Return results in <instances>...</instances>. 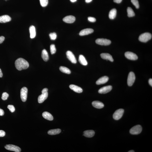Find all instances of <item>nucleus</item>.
I'll use <instances>...</instances> for the list:
<instances>
[{
	"instance_id": "obj_1",
	"label": "nucleus",
	"mask_w": 152,
	"mask_h": 152,
	"mask_svg": "<svg viewBox=\"0 0 152 152\" xmlns=\"http://www.w3.org/2000/svg\"><path fill=\"white\" fill-rule=\"evenodd\" d=\"M15 64L16 69L19 71L26 69L29 66L28 62L22 58H19L15 61Z\"/></svg>"
},
{
	"instance_id": "obj_2",
	"label": "nucleus",
	"mask_w": 152,
	"mask_h": 152,
	"mask_svg": "<svg viewBox=\"0 0 152 152\" xmlns=\"http://www.w3.org/2000/svg\"><path fill=\"white\" fill-rule=\"evenodd\" d=\"M48 89L46 88L43 90L42 95H39L38 97V102L39 103H42L47 99L48 97Z\"/></svg>"
},
{
	"instance_id": "obj_3",
	"label": "nucleus",
	"mask_w": 152,
	"mask_h": 152,
	"mask_svg": "<svg viewBox=\"0 0 152 152\" xmlns=\"http://www.w3.org/2000/svg\"><path fill=\"white\" fill-rule=\"evenodd\" d=\"M152 35L148 33H145L141 34L139 36V41L142 42L146 43L151 39Z\"/></svg>"
},
{
	"instance_id": "obj_4",
	"label": "nucleus",
	"mask_w": 152,
	"mask_h": 152,
	"mask_svg": "<svg viewBox=\"0 0 152 152\" xmlns=\"http://www.w3.org/2000/svg\"><path fill=\"white\" fill-rule=\"evenodd\" d=\"M142 130V127L140 125H137L130 129V133L132 135H138L141 133Z\"/></svg>"
},
{
	"instance_id": "obj_5",
	"label": "nucleus",
	"mask_w": 152,
	"mask_h": 152,
	"mask_svg": "<svg viewBox=\"0 0 152 152\" xmlns=\"http://www.w3.org/2000/svg\"><path fill=\"white\" fill-rule=\"evenodd\" d=\"M124 110L123 109H119L116 110L114 113L113 115V118L115 120H119L122 117Z\"/></svg>"
},
{
	"instance_id": "obj_6",
	"label": "nucleus",
	"mask_w": 152,
	"mask_h": 152,
	"mask_svg": "<svg viewBox=\"0 0 152 152\" xmlns=\"http://www.w3.org/2000/svg\"><path fill=\"white\" fill-rule=\"evenodd\" d=\"M136 77L134 73L133 72H130L129 73L127 79V84L129 86H133L134 82Z\"/></svg>"
},
{
	"instance_id": "obj_7",
	"label": "nucleus",
	"mask_w": 152,
	"mask_h": 152,
	"mask_svg": "<svg viewBox=\"0 0 152 152\" xmlns=\"http://www.w3.org/2000/svg\"><path fill=\"white\" fill-rule=\"evenodd\" d=\"M28 93V89L26 87H23L21 90L20 96L22 101L25 102L26 101Z\"/></svg>"
},
{
	"instance_id": "obj_8",
	"label": "nucleus",
	"mask_w": 152,
	"mask_h": 152,
	"mask_svg": "<svg viewBox=\"0 0 152 152\" xmlns=\"http://www.w3.org/2000/svg\"><path fill=\"white\" fill-rule=\"evenodd\" d=\"M95 42L98 44L101 45H108L111 43V41L110 40L103 38L97 39L95 41Z\"/></svg>"
},
{
	"instance_id": "obj_9",
	"label": "nucleus",
	"mask_w": 152,
	"mask_h": 152,
	"mask_svg": "<svg viewBox=\"0 0 152 152\" xmlns=\"http://www.w3.org/2000/svg\"><path fill=\"white\" fill-rule=\"evenodd\" d=\"M5 148L7 150L16 152H20L21 151V149L19 147L13 144H7Z\"/></svg>"
},
{
	"instance_id": "obj_10",
	"label": "nucleus",
	"mask_w": 152,
	"mask_h": 152,
	"mask_svg": "<svg viewBox=\"0 0 152 152\" xmlns=\"http://www.w3.org/2000/svg\"><path fill=\"white\" fill-rule=\"evenodd\" d=\"M125 57L129 60H136L138 58V56L135 53L130 52H127L125 53Z\"/></svg>"
},
{
	"instance_id": "obj_11",
	"label": "nucleus",
	"mask_w": 152,
	"mask_h": 152,
	"mask_svg": "<svg viewBox=\"0 0 152 152\" xmlns=\"http://www.w3.org/2000/svg\"><path fill=\"white\" fill-rule=\"evenodd\" d=\"M66 55L67 58L70 61L73 63L75 64L77 63L75 56L72 52L70 51H67L66 53Z\"/></svg>"
},
{
	"instance_id": "obj_12",
	"label": "nucleus",
	"mask_w": 152,
	"mask_h": 152,
	"mask_svg": "<svg viewBox=\"0 0 152 152\" xmlns=\"http://www.w3.org/2000/svg\"><path fill=\"white\" fill-rule=\"evenodd\" d=\"M112 89V86H104L99 90L98 92L101 94H105L110 92Z\"/></svg>"
},
{
	"instance_id": "obj_13",
	"label": "nucleus",
	"mask_w": 152,
	"mask_h": 152,
	"mask_svg": "<svg viewBox=\"0 0 152 152\" xmlns=\"http://www.w3.org/2000/svg\"><path fill=\"white\" fill-rule=\"evenodd\" d=\"M75 17L71 15L65 17L63 19L64 22L69 24L75 22Z\"/></svg>"
},
{
	"instance_id": "obj_14",
	"label": "nucleus",
	"mask_w": 152,
	"mask_h": 152,
	"mask_svg": "<svg viewBox=\"0 0 152 152\" xmlns=\"http://www.w3.org/2000/svg\"><path fill=\"white\" fill-rule=\"evenodd\" d=\"M94 30L92 28H87L81 30L79 33L80 36H84L91 34L93 32Z\"/></svg>"
},
{
	"instance_id": "obj_15",
	"label": "nucleus",
	"mask_w": 152,
	"mask_h": 152,
	"mask_svg": "<svg viewBox=\"0 0 152 152\" xmlns=\"http://www.w3.org/2000/svg\"><path fill=\"white\" fill-rule=\"evenodd\" d=\"M109 80L108 77L107 76H104L99 79L96 82V84L97 85H100L104 84L107 82Z\"/></svg>"
},
{
	"instance_id": "obj_16",
	"label": "nucleus",
	"mask_w": 152,
	"mask_h": 152,
	"mask_svg": "<svg viewBox=\"0 0 152 152\" xmlns=\"http://www.w3.org/2000/svg\"><path fill=\"white\" fill-rule=\"evenodd\" d=\"M100 56H101L102 58L104 59V60H109L111 62H113L114 61V59L112 56L109 54V53H102L100 55Z\"/></svg>"
},
{
	"instance_id": "obj_17",
	"label": "nucleus",
	"mask_w": 152,
	"mask_h": 152,
	"mask_svg": "<svg viewBox=\"0 0 152 152\" xmlns=\"http://www.w3.org/2000/svg\"><path fill=\"white\" fill-rule=\"evenodd\" d=\"M11 19L8 15H4L0 16V23H5L10 22Z\"/></svg>"
},
{
	"instance_id": "obj_18",
	"label": "nucleus",
	"mask_w": 152,
	"mask_h": 152,
	"mask_svg": "<svg viewBox=\"0 0 152 152\" xmlns=\"http://www.w3.org/2000/svg\"><path fill=\"white\" fill-rule=\"evenodd\" d=\"M69 87L74 92L78 93H81L83 91L81 88L75 85H71L69 86Z\"/></svg>"
},
{
	"instance_id": "obj_19",
	"label": "nucleus",
	"mask_w": 152,
	"mask_h": 152,
	"mask_svg": "<svg viewBox=\"0 0 152 152\" xmlns=\"http://www.w3.org/2000/svg\"><path fill=\"white\" fill-rule=\"evenodd\" d=\"M92 104L94 107L97 109H101L104 107V104L100 101H94L92 102Z\"/></svg>"
},
{
	"instance_id": "obj_20",
	"label": "nucleus",
	"mask_w": 152,
	"mask_h": 152,
	"mask_svg": "<svg viewBox=\"0 0 152 152\" xmlns=\"http://www.w3.org/2000/svg\"><path fill=\"white\" fill-rule=\"evenodd\" d=\"M83 133L84 136L86 137L89 138L92 137L95 134V132L93 130L85 131Z\"/></svg>"
},
{
	"instance_id": "obj_21",
	"label": "nucleus",
	"mask_w": 152,
	"mask_h": 152,
	"mask_svg": "<svg viewBox=\"0 0 152 152\" xmlns=\"http://www.w3.org/2000/svg\"><path fill=\"white\" fill-rule=\"evenodd\" d=\"M30 33V37L31 39L34 38L36 36L35 28L33 25L30 26L29 28Z\"/></svg>"
},
{
	"instance_id": "obj_22",
	"label": "nucleus",
	"mask_w": 152,
	"mask_h": 152,
	"mask_svg": "<svg viewBox=\"0 0 152 152\" xmlns=\"http://www.w3.org/2000/svg\"><path fill=\"white\" fill-rule=\"evenodd\" d=\"M42 116L45 119L49 121H52L53 119V117L52 115L49 112H45L42 114Z\"/></svg>"
},
{
	"instance_id": "obj_23",
	"label": "nucleus",
	"mask_w": 152,
	"mask_h": 152,
	"mask_svg": "<svg viewBox=\"0 0 152 152\" xmlns=\"http://www.w3.org/2000/svg\"><path fill=\"white\" fill-rule=\"evenodd\" d=\"M42 57L43 59L45 62L48 61L49 59V56L48 52L45 49H43L42 51Z\"/></svg>"
},
{
	"instance_id": "obj_24",
	"label": "nucleus",
	"mask_w": 152,
	"mask_h": 152,
	"mask_svg": "<svg viewBox=\"0 0 152 152\" xmlns=\"http://www.w3.org/2000/svg\"><path fill=\"white\" fill-rule=\"evenodd\" d=\"M117 14V10L113 9L110 10L109 14V17L110 19H113L116 17Z\"/></svg>"
},
{
	"instance_id": "obj_25",
	"label": "nucleus",
	"mask_w": 152,
	"mask_h": 152,
	"mask_svg": "<svg viewBox=\"0 0 152 152\" xmlns=\"http://www.w3.org/2000/svg\"><path fill=\"white\" fill-rule=\"evenodd\" d=\"M79 61L81 64L84 66H86L88 64L87 62L86 58L82 55H81L79 57Z\"/></svg>"
},
{
	"instance_id": "obj_26",
	"label": "nucleus",
	"mask_w": 152,
	"mask_h": 152,
	"mask_svg": "<svg viewBox=\"0 0 152 152\" xmlns=\"http://www.w3.org/2000/svg\"><path fill=\"white\" fill-rule=\"evenodd\" d=\"M61 130L60 129H52L48 131V134L51 135H55L60 133Z\"/></svg>"
},
{
	"instance_id": "obj_27",
	"label": "nucleus",
	"mask_w": 152,
	"mask_h": 152,
	"mask_svg": "<svg viewBox=\"0 0 152 152\" xmlns=\"http://www.w3.org/2000/svg\"><path fill=\"white\" fill-rule=\"evenodd\" d=\"M128 16L129 17H133L135 16V13L131 8L128 7L127 9Z\"/></svg>"
},
{
	"instance_id": "obj_28",
	"label": "nucleus",
	"mask_w": 152,
	"mask_h": 152,
	"mask_svg": "<svg viewBox=\"0 0 152 152\" xmlns=\"http://www.w3.org/2000/svg\"><path fill=\"white\" fill-rule=\"evenodd\" d=\"M60 70L62 72L65 73L70 74L71 73V71L69 69L65 66H61L60 67Z\"/></svg>"
},
{
	"instance_id": "obj_29",
	"label": "nucleus",
	"mask_w": 152,
	"mask_h": 152,
	"mask_svg": "<svg viewBox=\"0 0 152 152\" xmlns=\"http://www.w3.org/2000/svg\"><path fill=\"white\" fill-rule=\"evenodd\" d=\"M41 5L42 7L47 6L48 4V0H39Z\"/></svg>"
},
{
	"instance_id": "obj_30",
	"label": "nucleus",
	"mask_w": 152,
	"mask_h": 152,
	"mask_svg": "<svg viewBox=\"0 0 152 152\" xmlns=\"http://www.w3.org/2000/svg\"><path fill=\"white\" fill-rule=\"evenodd\" d=\"M50 51L51 54H53L56 52V49L54 44H52L50 46Z\"/></svg>"
},
{
	"instance_id": "obj_31",
	"label": "nucleus",
	"mask_w": 152,
	"mask_h": 152,
	"mask_svg": "<svg viewBox=\"0 0 152 152\" xmlns=\"http://www.w3.org/2000/svg\"><path fill=\"white\" fill-rule=\"evenodd\" d=\"M131 1L133 4L136 7V9H139V1L138 0H131Z\"/></svg>"
},
{
	"instance_id": "obj_32",
	"label": "nucleus",
	"mask_w": 152,
	"mask_h": 152,
	"mask_svg": "<svg viewBox=\"0 0 152 152\" xmlns=\"http://www.w3.org/2000/svg\"><path fill=\"white\" fill-rule=\"evenodd\" d=\"M50 39L51 40H54L57 38V36L55 33H51L49 35Z\"/></svg>"
},
{
	"instance_id": "obj_33",
	"label": "nucleus",
	"mask_w": 152,
	"mask_h": 152,
	"mask_svg": "<svg viewBox=\"0 0 152 152\" xmlns=\"http://www.w3.org/2000/svg\"><path fill=\"white\" fill-rule=\"evenodd\" d=\"M9 96V94L7 93V92H4L2 94L1 98H2V99L3 100H5L7 99Z\"/></svg>"
},
{
	"instance_id": "obj_34",
	"label": "nucleus",
	"mask_w": 152,
	"mask_h": 152,
	"mask_svg": "<svg viewBox=\"0 0 152 152\" xmlns=\"http://www.w3.org/2000/svg\"><path fill=\"white\" fill-rule=\"evenodd\" d=\"M7 108L10 110V111L12 113L14 112L15 111V108L14 106L11 105H9L7 106Z\"/></svg>"
},
{
	"instance_id": "obj_35",
	"label": "nucleus",
	"mask_w": 152,
	"mask_h": 152,
	"mask_svg": "<svg viewBox=\"0 0 152 152\" xmlns=\"http://www.w3.org/2000/svg\"><path fill=\"white\" fill-rule=\"evenodd\" d=\"M88 20L90 22H94L96 21V19L95 18L89 17L88 18Z\"/></svg>"
},
{
	"instance_id": "obj_36",
	"label": "nucleus",
	"mask_w": 152,
	"mask_h": 152,
	"mask_svg": "<svg viewBox=\"0 0 152 152\" xmlns=\"http://www.w3.org/2000/svg\"><path fill=\"white\" fill-rule=\"evenodd\" d=\"M5 132L2 130H0V137H2L5 136Z\"/></svg>"
},
{
	"instance_id": "obj_37",
	"label": "nucleus",
	"mask_w": 152,
	"mask_h": 152,
	"mask_svg": "<svg viewBox=\"0 0 152 152\" xmlns=\"http://www.w3.org/2000/svg\"><path fill=\"white\" fill-rule=\"evenodd\" d=\"M5 37L4 36H0V44L2 43L5 40Z\"/></svg>"
},
{
	"instance_id": "obj_38",
	"label": "nucleus",
	"mask_w": 152,
	"mask_h": 152,
	"mask_svg": "<svg viewBox=\"0 0 152 152\" xmlns=\"http://www.w3.org/2000/svg\"><path fill=\"white\" fill-rule=\"evenodd\" d=\"M4 112L3 110L0 109V116H3L4 114Z\"/></svg>"
},
{
	"instance_id": "obj_39",
	"label": "nucleus",
	"mask_w": 152,
	"mask_h": 152,
	"mask_svg": "<svg viewBox=\"0 0 152 152\" xmlns=\"http://www.w3.org/2000/svg\"><path fill=\"white\" fill-rule=\"evenodd\" d=\"M122 0H114V1L117 4H119L122 1Z\"/></svg>"
},
{
	"instance_id": "obj_40",
	"label": "nucleus",
	"mask_w": 152,
	"mask_h": 152,
	"mask_svg": "<svg viewBox=\"0 0 152 152\" xmlns=\"http://www.w3.org/2000/svg\"><path fill=\"white\" fill-rule=\"evenodd\" d=\"M149 84L150 86H152V79L150 78L149 80Z\"/></svg>"
},
{
	"instance_id": "obj_41",
	"label": "nucleus",
	"mask_w": 152,
	"mask_h": 152,
	"mask_svg": "<svg viewBox=\"0 0 152 152\" xmlns=\"http://www.w3.org/2000/svg\"><path fill=\"white\" fill-rule=\"evenodd\" d=\"M3 76V74L0 68V77H2Z\"/></svg>"
},
{
	"instance_id": "obj_42",
	"label": "nucleus",
	"mask_w": 152,
	"mask_h": 152,
	"mask_svg": "<svg viewBox=\"0 0 152 152\" xmlns=\"http://www.w3.org/2000/svg\"><path fill=\"white\" fill-rule=\"evenodd\" d=\"M92 0H86V3H90L92 1Z\"/></svg>"
},
{
	"instance_id": "obj_43",
	"label": "nucleus",
	"mask_w": 152,
	"mask_h": 152,
	"mask_svg": "<svg viewBox=\"0 0 152 152\" xmlns=\"http://www.w3.org/2000/svg\"><path fill=\"white\" fill-rule=\"evenodd\" d=\"M71 2H74L76 1L77 0H70Z\"/></svg>"
},
{
	"instance_id": "obj_44",
	"label": "nucleus",
	"mask_w": 152,
	"mask_h": 152,
	"mask_svg": "<svg viewBox=\"0 0 152 152\" xmlns=\"http://www.w3.org/2000/svg\"><path fill=\"white\" fill-rule=\"evenodd\" d=\"M128 152H135L134 151H133V150H131L130 151H129Z\"/></svg>"
}]
</instances>
